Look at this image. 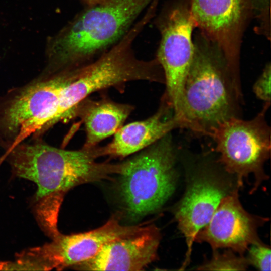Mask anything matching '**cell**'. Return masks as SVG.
<instances>
[{
  "mask_svg": "<svg viewBox=\"0 0 271 271\" xmlns=\"http://www.w3.org/2000/svg\"><path fill=\"white\" fill-rule=\"evenodd\" d=\"M98 158L96 146L68 150L38 140L19 143L5 151L3 156L15 176L36 185L35 212L46 233L58 230L59 209L65 195L70 189L120 174L121 163L98 162Z\"/></svg>",
  "mask_w": 271,
  "mask_h": 271,
  "instance_id": "6da1fadb",
  "label": "cell"
},
{
  "mask_svg": "<svg viewBox=\"0 0 271 271\" xmlns=\"http://www.w3.org/2000/svg\"><path fill=\"white\" fill-rule=\"evenodd\" d=\"M153 0H110L86 7L50 46V72L84 66L107 51L127 33Z\"/></svg>",
  "mask_w": 271,
  "mask_h": 271,
  "instance_id": "7a4b0ae2",
  "label": "cell"
},
{
  "mask_svg": "<svg viewBox=\"0 0 271 271\" xmlns=\"http://www.w3.org/2000/svg\"><path fill=\"white\" fill-rule=\"evenodd\" d=\"M242 93L218 50L195 44L193 59L183 88L179 128L208 136L212 129L239 117Z\"/></svg>",
  "mask_w": 271,
  "mask_h": 271,
  "instance_id": "3957f363",
  "label": "cell"
},
{
  "mask_svg": "<svg viewBox=\"0 0 271 271\" xmlns=\"http://www.w3.org/2000/svg\"><path fill=\"white\" fill-rule=\"evenodd\" d=\"M121 162L119 191L127 214L137 219L159 210L173 193L177 150L171 132Z\"/></svg>",
  "mask_w": 271,
  "mask_h": 271,
  "instance_id": "277c9868",
  "label": "cell"
},
{
  "mask_svg": "<svg viewBox=\"0 0 271 271\" xmlns=\"http://www.w3.org/2000/svg\"><path fill=\"white\" fill-rule=\"evenodd\" d=\"M270 106L264 103L253 118L232 117L212 129L208 136L215 144L219 162L229 174L235 176L238 185L250 174L257 185L264 177V165L270 154V127L265 115Z\"/></svg>",
  "mask_w": 271,
  "mask_h": 271,
  "instance_id": "5b68a950",
  "label": "cell"
},
{
  "mask_svg": "<svg viewBox=\"0 0 271 271\" xmlns=\"http://www.w3.org/2000/svg\"><path fill=\"white\" fill-rule=\"evenodd\" d=\"M155 24L161 36L156 58L165 79L163 97L178 120L184 83L195 52L192 33L196 27L190 5L166 7L156 18Z\"/></svg>",
  "mask_w": 271,
  "mask_h": 271,
  "instance_id": "8992f818",
  "label": "cell"
},
{
  "mask_svg": "<svg viewBox=\"0 0 271 271\" xmlns=\"http://www.w3.org/2000/svg\"><path fill=\"white\" fill-rule=\"evenodd\" d=\"M251 0H191L196 27L224 57L236 78L240 77L239 47Z\"/></svg>",
  "mask_w": 271,
  "mask_h": 271,
  "instance_id": "52a82bcc",
  "label": "cell"
},
{
  "mask_svg": "<svg viewBox=\"0 0 271 271\" xmlns=\"http://www.w3.org/2000/svg\"><path fill=\"white\" fill-rule=\"evenodd\" d=\"M263 220L244 209L234 190L221 200L194 241L207 242L214 250L228 248L242 255L251 244L260 240L257 229Z\"/></svg>",
  "mask_w": 271,
  "mask_h": 271,
  "instance_id": "ba28073f",
  "label": "cell"
},
{
  "mask_svg": "<svg viewBox=\"0 0 271 271\" xmlns=\"http://www.w3.org/2000/svg\"><path fill=\"white\" fill-rule=\"evenodd\" d=\"M231 192L218 175L207 170H202L190 180L174 213L187 245L182 269L189 263L196 234L209 222L221 200Z\"/></svg>",
  "mask_w": 271,
  "mask_h": 271,
  "instance_id": "9c48e42d",
  "label": "cell"
},
{
  "mask_svg": "<svg viewBox=\"0 0 271 271\" xmlns=\"http://www.w3.org/2000/svg\"><path fill=\"white\" fill-rule=\"evenodd\" d=\"M160 232L154 224L109 241L91 259L72 268L83 270H142L157 258Z\"/></svg>",
  "mask_w": 271,
  "mask_h": 271,
  "instance_id": "30bf717a",
  "label": "cell"
},
{
  "mask_svg": "<svg viewBox=\"0 0 271 271\" xmlns=\"http://www.w3.org/2000/svg\"><path fill=\"white\" fill-rule=\"evenodd\" d=\"M143 226L123 225L113 216L102 226L89 231L70 235L59 233L43 246L52 269L72 268L94 257L109 241L133 233Z\"/></svg>",
  "mask_w": 271,
  "mask_h": 271,
  "instance_id": "8fae6325",
  "label": "cell"
},
{
  "mask_svg": "<svg viewBox=\"0 0 271 271\" xmlns=\"http://www.w3.org/2000/svg\"><path fill=\"white\" fill-rule=\"evenodd\" d=\"M179 128L172 107L162 97L157 111L147 119L123 125L112 140L103 146H97L99 157L123 158L136 154L167 134Z\"/></svg>",
  "mask_w": 271,
  "mask_h": 271,
  "instance_id": "7c38bea8",
  "label": "cell"
},
{
  "mask_svg": "<svg viewBox=\"0 0 271 271\" xmlns=\"http://www.w3.org/2000/svg\"><path fill=\"white\" fill-rule=\"evenodd\" d=\"M88 98L79 104L77 113L84 125L86 137L82 148L85 149L96 147L114 135L134 108L133 105L117 102L108 97L98 100Z\"/></svg>",
  "mask_w": 271,
  "mask_h": 271,
  "instance_id": "4fadbf2b",
  "label": "cell"
},
{
  "mask_svg": "<svg viewBox=\"0 0 271 271\" xmlns=\"http://www.w3.org/2000/svg\"><path fill=\"white\" fill-rule=\"evenodd\" d=\"M249 263L242 255L237 256L229 250L224 253H218L215 250L212 258L199 266L197 270H244Z\"/></svg>",
  "mask_w": 271,
  "mask_h": 271,
  "instance_id": "5bb4252c",
  "label": "cell"
},
{
  "mask_svg": "<svg viewBox=\"0 0 271 271\" xmlns=\"http://www.w3.org/2000/svg\"><path fill=\"white\" fill-rule=\"evenodd\" d=\"M249 247L248 257L246 258L248 263L258 270L270 271V248L260 240L251 244Z\"/></svg>",
  "mask_w": 271,
  "mask_h": 271,
  "instance_id": "9a60e30c",
  "label": "cell"
},
{
  "mask_svg": "<svg viewBox=\"0 0 271 271\" xmlns=\"http://www.w3.org/2000/svg\"><path fill=\"white\" fill-rule=\"evenodd\" d=\"M270 79L271 66L268 63L253 86L255 95L264 103L270 104Z\"/></svg>",
  "mask_w": 271,
  "mask_h": 271,
  "instance_id": "2e32d148",
  "label": "cell"
},
{
  "mask_svg": "<svg viewBox=\"0 0 271 271\" xmlns=\"http://www.w3.org/2000/svg\"><path fill=\"white\" fill-rule=\"evenodd\" d=\"M86 7H91L102 4L109 2L110 0H81Z\"/></svg>",
  "mask_w": 271,
  "mask_h": 271,
  "instance_id": "e0dca14e",
  "label": "cell"
},
{
  "mask_svg": "<svg viewBox=\"0 0 271 271\" xmlns=\"http://www.w3.org/2000/svg\"><path fill=\"white\" fill-rule=\"evenodd\" d=\"M261 1H262V2L265 5H267V3L269 2V0H260Z\"/></svg>",
  "mask_w": 271,
  "mask_h": 271,
  "instance_id": "ac0fdd59",
  "label": "cell"
},
{
  "mask_svg": "<svg viewBox=\"0 0 271 271\" xmlns=\"http://www.w3.org/2000/svg\"><path fill=\"white\" fill-rule=\"evenodd\" d=\"M40 248H41V247H40ZM41 252H42V251H41ZM47 264H48V263H47ZM48 266H49V265H48Z\"/></svg>",
  "mask_w": 271,
  "mask_h": 271,
  "instance_id": "d6986e66",
  "label": "cell"
}]
</instances>
